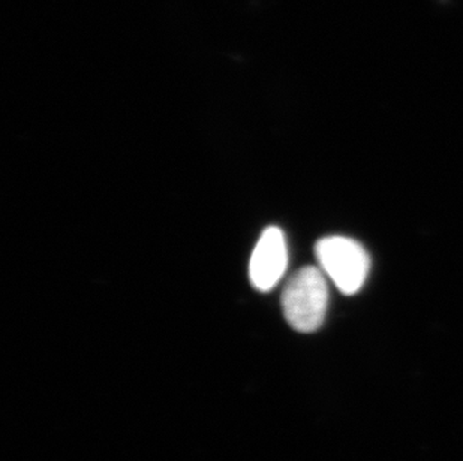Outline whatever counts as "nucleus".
<instances>
[{
    "mask_svg": "<svg viewBox=\"0 0 463 461\" xmlns=\"http://www.w3.org/2000/svg\"><path fill=\"white\" fill-rule=\"evenodd\" d=\"M280 301L291 328L305 334L319 330L328 306L327 280L323 270L307 266L296 271L285 285Z\"/></svg>",
    "mask_w": 463,
    "mask_h": 461,
    "instance_id": "1",
    "label": "nucleus"
},
{
    "mask_svg": "<svg viewBox=\"0 0 463 461\" xmlns=\"http://www.w3.org/2000/svg\"><path fill=\"white\" fill-rule=\"evenodd\" d=\"M315 257L324 275L345 296L362 289L371 270V258L362 244L350 237L330 235L315 244Z\"/></svg>",
    "mask_w": 463,
    "mask_h": 461,
    "instance_id": "2",
    "label": "nucleus"
},
{
    "mask_svg": "<svg viewBox=\"0 0 463 461\" xmlns=\"http://www.w3.org/2000/svg\"><path fill=\"white\" fill-rule=\"evenodd\" d=\"M288 266V249L282 230L269 227L262 230L250 261V278L258 291L269 292L284 278Z\"/></svg>",
    "mask_w": 463,
    "mask_h": 461,
    "instance_id": "3",
    "label": "nucleus"
}]
</instances>
